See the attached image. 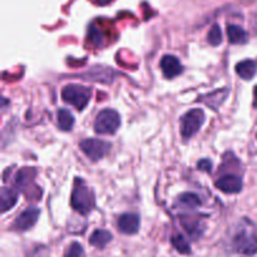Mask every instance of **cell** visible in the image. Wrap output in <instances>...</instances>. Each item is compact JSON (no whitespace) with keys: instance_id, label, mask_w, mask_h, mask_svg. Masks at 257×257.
Wrapping results in <instances>:
<instances>
[{"instance_id":"cell-19","label":"cell","mask_w":257,"mask_h":257,"mask_svg":"<svg viewBox=\"0 0 257 257\" xmlns=\"http://www.w3.org/2000/svg\"><path fill=\"white\" fill-rule=\"evenodd\" d=\"M172 245L175 246V248L178 251V252L183 253V255H187V253L191 252L190 245H188L187 241H186L185 238H183L181 235L173 236V237H172Z\"/></svg>"},{"instance_id":"cell-24","label":"cell","mask_w":257,"mask_h":257,"mask_svg":"<svg viewBox=\"0 0 257 257\" xmlns=\"http://www.w3.org/2000/svg\"><path fill=\"white\" fill-rule=\"evenodd\" d=\"M255 22H256V27H257V13H256V15H255Z\"/></svg>"},{"instance_id":"cell-20","label":"cell","mask_w":257,"mask_h":257,"mask_svg":"<svg viewBox=\"0 0 257 257\" xmlns=\"http://www.w3.org/2000/svg\"><path fill=\"white\" fill-rule=\"evenodd\" d=\"M207 40L211 45H218L222 42V32H221V28L217 24H213L212 28L210 29L207 34Z\"/></svg>"},{"instance_id":"cell-1","label":"cell","mask_w":257,"mask_h":257,"mask_svg":"<svg viewBox=\"0 0 257 257\" xmlns=\"http://www.w3.org/2000/svg\"><path fill=\"white\" fill-rule=\"evenodd\" d=\"M94 195L83 180H75L74 188L72 192V207L80 215H87L94 207Z\"/></svg>"},{"instance_id":"cell-7","label":"cell","mask_w":257,"mask_h":257,"mask_svg":"<svg viewBox=\"0 0 257 257\" xmlns=\"http://www.w3.org/2000/svg\"><path fill=\"white\" fill-rule=\"evenodd\" d=\"M39 210L35 207H29L23 211L17 220L13 223V228L17 231H27L37 223L38 217H39Z\"/></svg>"},{"instance_id":"cell-11","label":"cell","mask_w":257,"mask_h":257,"mask_svg":"<svg viewBox=\"0 0 257 257\" xmlns=\"http://www.w3.org/2000/svg\"><path fill=\"white\" fill-rule=\"evenodd\" d=\"M256 70H257V67L255 62H252V60L250 59L242 60V62H240L237 65H236V73H237L242 79H246V80L252 79L256 74Z\"/></svg>"},{"instance_id":"cell-21","label":"cell","mask_w":257,"mask_h":257,"mask_svg":"<svg viewBox=\"0 0 257 257\" xmlns=\"http://www.w3.org/2000/svg\"><path fill=\"white\" fill-rule=\"evenodd\" d=\"M64 257H83V247L78 242H73L68 246Z\"/></svg>"},{"instance_id":"cell-3","label":"cell","mask_w":257,"mask_h":257,"mask_svg":"<svg viewBox=\"0 0 257 257\" xmlns=\"http://www.w3.org/2000/svg\"><path fill=\"white\" fill-rule=\"evenodd\" d=\"M92 89L80 84H69L62 90V98L65 103L73 105L78 110H83L89 103Z\"/></svg>"},{"instance_id":"cell-9","label":"cell","mask_w":257,"mask_h":257,"mask_svg":"<svg viewBox=\"0 0 257 257\" xmlns=\"http://www.w3.org/2000/svg\"><path fill=\"white\" fill-rule=\"evenodd\" d=\"M118 228L125 235H133L140 230V217L136 213H123L118 218Z\"/></svg>"},{"instance_id":"cell-16","label":"cell","mask_w":257,"mask_h":257,"mask_svg":"<svg viewBox=\"0 0 257 257\" xmlns=\"http://www.w3.org/2000/svg\"><path fill=\"white\" fill-rule=\"evenodd\" d=\"M178 203L181 205V207L183 208H196L198 206H201V200L197 195L195 193L186 192L178 197Z\"/></svg>"},{"instance_id":"cell-23","label":"cell","mask_w":257,"mask_h":257,"mask_svg":"<svg viewBox=\"0 0 257 257\" xmlns=\"http://www.w3.org/2000/svg\"><path fill=\"white\" fill-rule=\"evenodd\" d=\"M255 105H257V87H256V89H255Z\"/></svg>"},{"instance_id":"cell-15","label":"cell","mask_w":257,"mask_h":257,"mask_svg":"<svg viewBox=\"0 0 257 257\" xmlns=\"http://www.w3.org/2000/svg\"><path fill=\"white\" fill-rule=\"evenodd\" d=\"M57 118H58V125L62 131H70L74 125V117H73L72 113L69 112L68 109H60L58 110L57 113Z\"/></svg>"},{"instance_id":"cell-14","label":"cell","mask_w":257,"mask_h":257,"mask_svg":"<svg viewBox=\"0 0 257 257\" xmlns=\"http://www.w3.org/2000/svg\"><path fill=\"white\" fill-rule=\"evenodd\" d=\"M112 240L110 232L105 230H95L89 238V243L94 247H104Z\"/></svg>"},{"instance_id":"cell-5","label":"cell","mask_w":257,"mask_h":257,"mask_svg":"<svg viewBox=\"0 0 257 257\" xmlns=\"http://www.w3.org/2000/svg\"><path fill=\"white\" fill-rule=\"evenodd\" d=\"M205 120L203 110L196 109L190 110L181 118V135L183 138H191L200 131L201 125Z\"/></svg>"},{"instance_id":"cell-6","label":"cell","mask_w":257,"mask_h":257,"mask_svg":"<svg viewBox=\"0 0 257 257\" xmlns=\"http://www.w3.org/2000/svg\"><path fill=\"white\" fill-rule=\"evenodd\" d=\"M80 150L92 161H99L109 150V145L100 140H84L80 142Z\"/></svg>"},{"instance_id":"cell-4","label":"cell","mask_w":257,"mask_h":257,"mask_svg":"<svg viewBox=\"0 0 257 257\" xmlns=\"http://www.w3.org/2000/svg\"><path fill=\"white\" fill-rule=\"evenodd\" d=\"M119 125V114L113 109H104L95 118L94 130L99 135H113L117 132Z\"/></svg>"},{"instance_id":"cell-12","label":"cell","mask_w":257,"mask_h":257,"mask_svg":"<svg viewBox=\"0 0 257 257\" xmlns=\"http://www.w3.org/2000/svg\"><path fill=\"white\" fill-rule=\"evenodd\" d=\"M227 35L228 40L232 44H243V43L247 42V33L245 32V29L238 25L231 24L227 27Z\"/></svg>"},{"instance_id":"cell-13","label":"cell","mask_w":257,"mask_h":257,"mask_svg":"<svg viewBox=\"0 0 257 257\" xmlns=\"http://www.w3.org/2000/svg\"><path fill=\"white\" fill-rule=\"evenodd\" d=\"M18 202V193L12 188H2V211L7 212Z\"/></svg>"},{"instance_id":"cell-10","label":"cell","mask_w":257,"mask_h":257,"mask_svg":"<svg viewBox=\"0 0 257 257\" xmlns=\"http://www.w3.org/2000/svg\"><path fill=\"white\" fill-rule=\"evenodd\" d=\"M161 68L166 78H175L182 72V65L175 55H165L161 60Z\"/></svg>"},{"instance_id":"cell-8","label":"cell","mask_w":257,"mask_h":257,"mask_svg":"<svg viewBox=\"0 0 257 257\" xmlns=\"http://www.w3.org/2000/svg\"><path fill=\"white\" fill-rule=\"evenodd\" d=\"M216 187L225 193H238L242 190V180L238 176L226 175L216 181Z\"/></svg>"},{"instance_id":"cell-2","label":"cell","mask_w":257,"mask_h":257,"mask_svg":"<svg viewBox=\"0 0 257 257\" xmlns=\"http://www.w3.org/2000/svg\"><path fill=\"white\" fill-rule=\"evenodd\" d=\"M233 246L236 251L243 255H255L257 252V232L251 223L247 222L238 228L233 238Z\"/></svg>"},{"instance_id":"cell-17","label":"cell","mask_w":257,"mask_h":257,"mask_svg":"<svg viewBox=\"0 0 257 257\" xmlns=\"http://www.w3.org/2000/svg\"><path fill=\"white\" fill-rule=\"evenodd\" d=\"M35 176V170L33 168H23L18 172L15 182L19 186H25L27 183H30L33 181V177Z\"/></svg>"},{"instance_id":"cell-22","label":"cell","mask_w":257,"mask_h":257,"mask_svg":"<svg viewBox=\"0 0 257 257\" xmlns=\"http://www.w3.org/2000/svg\"><path fill=\"white\" fill-rule=\"evenodd\" d=\"M198 170L206 171V172H211L212 170V163L208 160H202L201 162H198Z\"/></svg>"},{"instance_id":"cell-18","label":"cell","mask_w":257,"mask_h":257,"mask_svg":"<svg viewBox=\"0 0 257 257\" xmlns=\"http://www.w3.org/2000/svg\"><path fill=\"white\" fill-rule=\"evenodd\" d=\"M87 38L93 47H100V45L103 44V39H104L99 28L94 27V25H92V27L89 28Z\"/></svg>"}]
</instances>
